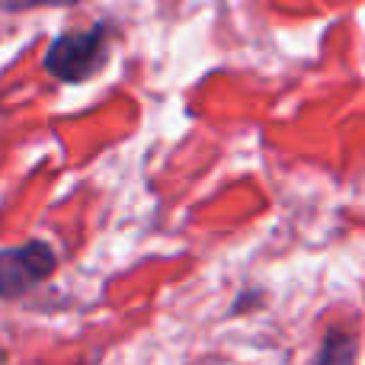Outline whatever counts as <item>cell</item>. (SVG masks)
<instances>
[{
  "instance_id": "6da1fadb",
  "label": "cell",
  "mask_w": 365,
  "mask_h": 365,
  "mask_svg": "<svg viewBox=\"0 0 365 365\" xmlns=\"http://www.w3.org/2000/svg\"><path fill=\"white\" fill-rule=\"evenodd\" d=\"M109 61V29L90 26L83 32H64L45 51V71L64 83H87Z\"/></svg>"
},
{
  "instance_id": "7a4b0ae2",
  "label": "cell",
  "mask_w": 365,
  "mask_h": 365,
  "mask_svg": "<svg viewBox=\"0 0 365 365\" xmlns=\"http://www.w3.org/2000/svg\"><path fill=\"white\" fill-rule=\"evenodd\" d=\"M58 259L45 240L0 250V298H19L55 272Z\"/></svg>"
},
{
  "instance_id": "3957f363",
  "label": "cell",
  "mask_w": 365,
  "mask_h": 365,
  "mask_svg": "<svg viewBox=\"0 0 365 365\" xmlns=\"http://www.w3.org/2000/svg\"><path fill=\"white\" fill-rule=\"evenodd\" d=\"M314 365H359V340L343 330H330L317 349Z\"/></svg>"
},
{
  "instance_id": "277c9868",
  "label": "cell",
  "mask_w": 365,
  "mask_h": 365,
  "mask_svg": "<svg viewBox=\"0 0 365 365\" xmlns=\"http://www.w3.org/2000/svg\"><path fill=\"white\" fill-rule=\"evenodd\" d=\"M81 0H0L4 10H36V6H71Z\"/></svg>"
}]
</instances>
